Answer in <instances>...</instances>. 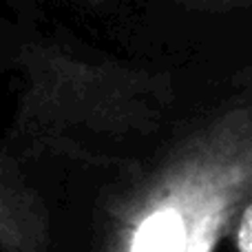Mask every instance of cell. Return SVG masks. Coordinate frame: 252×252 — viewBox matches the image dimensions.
Returning <instances> with one entry per match:
<instances>
[{
	"mask_svg": "<svg viewBox=\"0 0 252 252\" xmlns=\"http://www.w3.org/2000/svg\"><path fill=\"white\" fill-rule=\"evenodd\" d=\"M252 197V97L197 120L130 166L102 208L93 252H215Z\"/></svg>",
	"mask_w": 252,
	"mask_h": 252,
	"instance_id": "6da1fadb",
	"label": "cell"
},
{
	"mask_svg": "<svg viewBox=\"0 0 252 252\" xmlns=\"http://www.w3.org/2000/svg\"><path fill=\"white\" fill-rule=\"evenodd\" d=\"M16 69L22 84L4 151L18 161L124 164L128 148L155 137L173 109L170 73L82 58L56 42L22 44Z\"/></svg>",
	"mask_w": 252,
	"mask_h": 252,
	"instance_id": "7a4b0ae2",
	"label": "cell"
},
{
	"mask_svg": "<svg viewBox=\"0 0 252 252\" xmlns=\"http://www.w3.org/2000/svg\"><path fill=\"white\" fill-rule=\"evenodd\" d=\"M51 223L42 195L20 161L0 148V252H49Z\"/></svg>",
	"mask_w": 252,
	"mask_h": 252,
	"instance_id": "3957f363",
	"label": "cell"
},
{
	"mask_svg": "<svg viewBox=\"0 0 252 252\" xmlns=\"http://www.w3.org/2000/svg\"><path fill=\"white\" fill-rule=\"evenodd\" d=\"M230 239L237 252H252V197L244 204L232 226Z\"/></svg>",
	"mask_w": 252,
	"mask_h": 252,
	"instance_id": "277c9868",
	"label": "cell"
},
{
	"mask_svg": "<svg viewBox=\"0 0 252 252\" xmlns=\"http://www.w3.org/2000/svg\"><path fill=\"white\" fill-rule=\"evenodd\" d=\"M235 84H237L241 95L252 97V64L246 66V69H241L239 73L235 75Z\"/></svg>",
	"mask_w": 252,
	"mask_h": 252,
	"instance_id": "5b68a950",
	"label": "cell"
},
{
	"mask_svg": "<svg viewBox=\"0 0 252 252\" xmlns=\"http://www.w3.org/2000/svg\"><path fill=\"white\" fill-rule=\"evenodd\" d=\"M192 2L201 4V7H232V4L250 2V0H192Z\"/></svg>",
	"mask_w": 252,
	"mask_h": 252,
	"instance_id": "8992f818",
	"label": "cell"
},
{
	"mask_svg": "<svg viewBox=\"0 0 252 252\" xmlns=\"http://www.w3.org/2000/svg\"><path fill=\"white\" fill-rule=\"evenodd\" d=\"M89 2H93V4H97V2H102V0H89Z\"/></svg>",
	"mask_w": 252,
	"mask_h": 252,
	"instance_id": "52a82bcc",
	"label": "cell"
}]
</instances>
